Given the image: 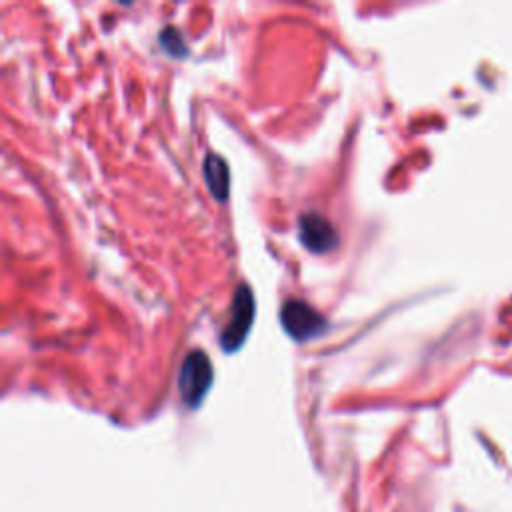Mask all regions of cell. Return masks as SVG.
<instances>
[{
  "label": "cell",
  "mask_w": 512,
  "mask_h": 512,
  "mask_svg": "<svg viewBox=\"0 0 512 512\" xmlns=\"http://www.w3.org/2000/svg\"><path fill=\"white\" fill-rule=\"evenodd\" d=\"M160 42L164 46V50L172 56H184L186 54V46L182 42V36L178 34V30H172V28H166L162 34H160Z\"/></svg>",
  "instance_id": "6"
},
{
  "label": "cell",
  "mask_w": 512,
  "mask_h": 512,
  "mask_svg": "<svg viewBox=\"0 0 512 512\" xmlns=\"http://www.w3.org/2000/svg\"><path fill=\"white\" fill-rule=\"evenodd\" d=\"M280 324L296 342L320 336L326 330L324 316L300 298H290L280 308Z\"/></svg>",
  "instance_id": "2"
},
{
  "label": "cell",
  "mask_w": 512,
  "mask_h": 512,
  "mask_svg": "<svg viewBox=\"0 0 512 512\" xmlns=\"http://www.w3.org/2000/svg\"><path fill=\"white\" fill-rule=\"evenodd\" d=\"M202 172H204L206 186H208L210 194L216 200H226L228 188H230V170H228L226 160L218 154H206Z\"/></svg>",
  "instance_id": "5"
},
{
  "label": "cell",
  "mask_w": 512,
  "mask_h": 512,
  "mask_svg": "<svg viewBox=\"0 0 512 512\" xmlns=\"http://www.w3.org/2000/svg\"><path fill=\"white\" fill-rule=\"evenodd\" d=\"M254 320V296L246 284L238 286L232 298V308L228 316V324L222 328L220 346L226 352H234L246 340Z\"/></svg>",
  "instance_id": "3"
},
{
  "label": "cell",
  "mask_w": 512,
  "mask_h": 512,
  "mask_svg": "<svg viewBox=\"0 0 512 512\" xmlns=\"http://www.w3.org/2000/svg\"><path fill=\"white\" fill-rule=\"evenodd\" d=\"M212 362L202 350L188 352L178 374V390L188 406H198L212 384Z\"/></svg>",
  "instance_id": "1"
},
{
  "label": "cell",
  "mask_w": 512,
  "mask_h": 512,
  "mask_svg": "<svg viewBox=\"0 0 512 512\" xmlns=\"http://www.w3.org/2000/svg\"><path fill=\"white\" fill-rule=\"evenodd\" d=\"M298 234H300L302 244L314 254H328L338 244L336 228L318 212L300 214Z\"/></svg>",
  "instance_id": "4"
}]
</instances>
